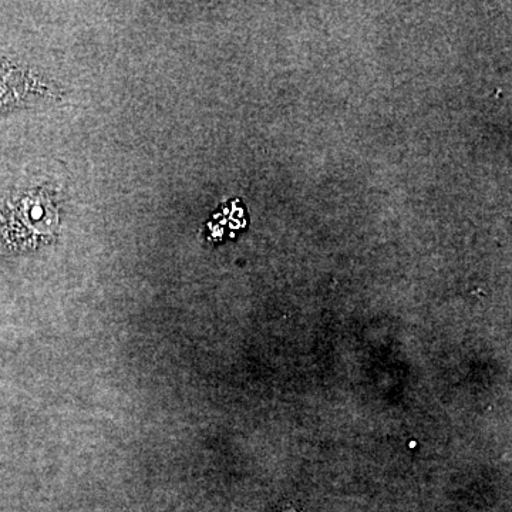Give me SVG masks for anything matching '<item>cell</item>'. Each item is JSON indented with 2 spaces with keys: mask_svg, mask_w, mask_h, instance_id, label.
I'll return each mask as SVG.
<instances>
[{
  "mask_svg": "<svg viewBox=\"0 0 512 512\" xmlns=\"http://www.w3.org/2000/svg\"><path fill=\"white\" fill-rule=\"evenodd\" d=\"M57 84L28 66L0 57V114L62 99Z\"/></svg>",
  "mask_w": 512,
  "mask_h": 512,
  "instance_id": "obj_2",
  "label": "cell"
},
{
  "mask_svg": "<svg viewBox=\"0 0 512 512\" xmlns=\"http://www.w3.org/2000/svg\"><path fill=\"white\" fill-rule=\"evenodd\" d=\"M62 200L49 187H29L0 202V245L10 251H32L59 237Z\"/></svg>",
  "mask_w": 512,
  "mask_h": 512,
  "instance_id": "obj_1",
  "label": "cell"
}]
</instances>
